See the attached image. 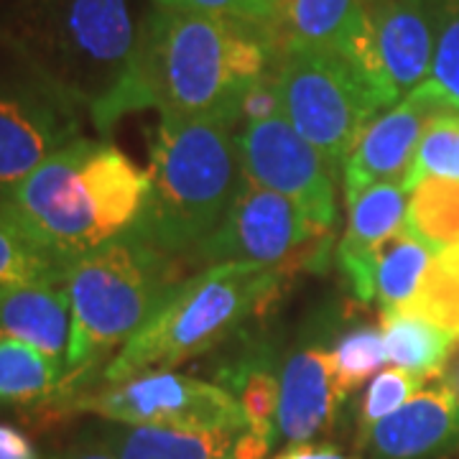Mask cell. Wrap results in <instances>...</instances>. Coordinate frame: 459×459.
I'll use <instances>...</instances> for the list:
<instances>
[{"label": "cell", "instance_id": "52a82bcc", "mask_svg": "<svg viewBox=\"0 0 459 459\" xmlns=\"http://www.w3.org/2000/svg\"><path fill=\"white\" fill-rule=\"evenodd\" d=\"M281 110L329 164L340 169L380 105L340 51L283 47L276 56Z\"/></svg>", "mask_w": 459, "mask_h": 459}, {"label": "cell", "instance_id": "277c9868", "mask_svg": "<svg viewBox=\"0 0 459 459\" xmlns=\"http://www.w3.org/2000/svg\"><path fill=\"white\" fill-rule=\"evenodd\" d=\"M151 177L108 138H80L56 151L13 189L8 204L69 265L141 220Z\"/></svg>", "mask_w": 459, "mask_h": 459}, {"label": "cell", "instance_id": "30bf717a", "mask_svg": "<svg viewBox=\"0 0 459 459\" xmlns=\"http://www.w3.org/2000/svg\"><path fill=\"white\" fill-rule=\"evenodd\" d=\"M434 41L431 0H368L340 54L388 110L429 80Z\"/></svg>", "mask_w": 459, "mask_h": 459}, {"label": "cell", "instance_id": "e0dca14e", "mask_svg": "<svg viewBox=\"0 0 459 459\" xmlns=\"http://www.w3.org/2000/svg\"><path fill=\"white\" fill-rule=\"evenodd\" d=\"M72 334V304L65 281L26 283L0 296V337L31 344L62 370Z\"/></svg>", "mask_w": 459, "mask_h": 459}, {"label": "cell", "instance_id": "cb8c5ba5", "mask_svg": "<svg viewBox=\"0 0 459 459\" xmlns=\"http://www.w3.org/2000/svg\"><path fill=\"white\" fill-rule=\"evenodd\" d=\"M431 253L437 250L427 246L406 225L385 243L376 273V299L380 314L406 312L411 299L416 296L424 281L429 263L434 261Z\"/></svg>", "mask_w": 459, "mask_h": 459}, {"label": "cell", "instance_id": "9c48e42d", "mask_svg": "<svg viewBox=\"0 0 459 459\" xmlns=\"http://www.w3.org/2000/svg\"><path fill=\"white\" fill-rule=\"evenodd\" d=\"M90 115L0 47V202L56 151L84 138Z\"/></svg>", "mask_w": 459, "mask_h": 459}, {"label": "cell", "instance_id": "7402d4cb", "mask_svg": "<svg viewBox=\"0 0 459 459\" xmlns=\"http://www.w3.org/2000/svg\"><path fill=\"white\" fill-rule=\"evenodd\" d=\"M380 332L385 342V358L395 368L409 370L424 380L444 376L455 340L413 314H380Z\"/></svg>", "mask_w": 459, "mask_h": 459}, {"label": "cell", "instance_id": "7c38bea8", "mask_svg": "<svg viewBox=\"0 0 459 459\" xmlns=\"http://www.w3.org/2000/svg\"><path fill=\"white\" fill-rule=\"evenodd\" d=\"M238 148L247 179L291 199L316 225L334 230L337 169L296 131L286 115L246 123L238 131Z\"/></svg>", "mask_w": 459, "mask_h": 459}, {"label": "cell", "instance_id": "5bb4252c", "mask_svg": "<svg viewBox=\"0 0 459 459\" xmlns=\"http://www.w3.org/2000/svg\"><path fill=\"white\" fill-rule=\"evenodd\" d=\"M459 446V398L439 380L358 434L360 459H431Z\"/></svg>", "mask_w": 459, "mask_h": 459}, {"label": "cell", "instance_id": "d4e9b609", "mask_svg": "<svg viewBox=\"0 0 459 459\" xmlns=\"http://www.w3.org/2000/svg\"><path fill=\"white\" fill-rule=\"evenodd\" d=\"M406 228L437 253L459 246V181H421L411 192Z\"/></svg>", "mask_w": 459, "mask_h": 459}, {"label": "cell", "instance_id": "ffe728a7", "mask_svg": "<svg viewBox=\"0 0 459 459\" xmlns=\"http://www.w3.org/2000/svg\"><path fill=\"white\" fill-rule=\"evenodd\" d=\"M98 434L117 459H228L238 431H192L171 427H133L100 419Z\"/></svg>", "mask_w": 459, "mask_h": 459}, {"label": "cell", "instance_id": "4316f807", "mask_svg": "<svg viewBox=\"0 0 459 459\" xmlns=\"http://www.w3.org/2000/svg\"><path fill=\"white\" fill-rule=\"evenodd\" d=\"M424 179L459 181V110L431 117L401 184L413 192Z\"/></svg>", "mask_w": 459, "mask_h": 459}, {"label": "cell", "instance_id": "8d00e7d4", "mask_svg": "<svg viewBox=\"0 0 459 459\" xmlns=\"http://www.w3.org/2000/svg\"><path fill=\"white\" fill-rule=\"evenodd\" d=\"M442 380L449 385V388H452V391H455V394H457L459 398V358H455L452 362H446V370H444Z\"/></svg>", "mask_w": 459, "mask_h": 459}, {"label": "cell", "instance_id": "1f68e13d", "mask_svg": "<svg viewBox=\"0 0 459 459\" xmlns=\"http://www.w3.org/2000/svg\"><path fill=\"white\" fill-rule=\"evenodd\" d=\"M281 92L279 82H276V72L261 77L258 82L247 90L243 100H240V120L246 123H261L273 115H281Z\"/></svg>", "mask_w": 459, "mask_h": 459}, {"label": "cell", "instance_id": "7a4b0ae2", "mask_svg": "<svg viewBox=\"0 0 459 459\" xmlns=\"http://www.w3.org/2000/svg\"><path fill=\"white\" fill-rule=\"evenodd\" d=\"M276 56L271 39L240 23L151 3L120 120L153 108L166 117H217L238 126L240 100Z\"/></svg>", "mask_w": 459, "mask_h": 459}, {"label": "cell", "instance_id": "6da1fadb", "mask_svg": "<svg viewBox=\"0 0 459 459\" xmlns=\"http://www.w3.org/2000/svg\"><path fill=\"white\" fill-rule=\"evenodd\" d=\"M146 13L141 0H0V47L77 102L105 138L120 120Z\"/></svg>", "mask_w": 459, "mask_h": 459}, {"label": "cell", "instance_id": "d6a6232c", "mask_svg": "<svg viewBox=\"0 0 459 459\" xmlns=\"http://www.w3.org/2000/svg\"><path fill=\"white\" fill-rule=\"evenodd\" d=\"M47 459H117L110 452V446L102 442V437L98 434L95 424L92 427H84L80 434H74L69 442L56 449L51 457Z\"/></svg>", "mask_w": 459, "mask_h": 459}, {"label": "cell", "instance_id": "4dcf8cb0", "mask_svg": "<svg viewBox=\"0 0 459 459\" xmlns=\"http://www.w3.org/2000/svg\"><path fill=\"white\" fill-rule=\"evenodd\" d=\"M427 385V380L413 376L409 370H383L380 376L370 383L360 403V416H358V434H365L370 427H376L380 419L391 416L406 401L419 394Z\"/></svg>", "mask_w": 459, "mask_h": 459}, {"label": "cell", "instance_id": "83f0119b", "mask_svg": "<svg viewBox=\"0 0 459 459\" xmlns=\"http://www.w3.org/2000/svg\"><path fill=\"white\" fill-rule=\"evenodd\" d=\"M385 358L383 332L370 325H355L344 332L332 350V368H334V385L340 398L355 394L370 377L380 370Z\"/></svg>", "mask_w": 459, "mask_h": 459}, {"label": "cell", "instance_id": "d590c367", "mask_svg": "<svg viewBox=\"0 0 459 459\" xmlns=\"http://www.w3.org/2000/svg\"><path fill=\"white\" fill-rule=\"evenodd\" d=\"M279 459H347L332 444H296L289 452H283Z\"/></svg>", "mask_w": 459, "mask_h": 459}, {"label": "cell", "instance_id": "603a6c76", "mask_svg": "<svg viewBox=\"0 0 459 459\" xmlns=\"http://www.w3.org/2000/svg\"><path fill=\"white\" fill-rule=\"evenodd\" d=\"M39 281H66V265L0 202V296Z\"/></svg>", "mask_w": 459, "mask_h": 459}, {"label": "cell", "instance_id": "5b68a950", "mask_svg": "<svg viewBox=\"0 0 459 459\" xmlns=\"http://www.w3.org/2000/svg\"><path fill=\"white\" fill-rule=\"evenodd\" d=\"M286 276L258 263H220L184 279L156 314L138 329L100 383H126L164 373L263 325L279 304Z\"/></svg>", "mask_w": 459, "mask_h": 459}, {"label": "cell", "instance_id": "8fae6325", "mask_svg": "<svg viewBox=\"0 0 459 459\" xmlns=\"http://www.w3.org/2000/svg\"><path fill=\"white\" fill-rule=\"evenodd\" d=\"M72 413H95L102 421L133 427H171L192 431L247 427L238 398L217 383L179 376L146 373L126 383H100L74 398Z\"/></svg>", "mask_w": 459, "mask_h": 459}, {"label": "cell", "instance_id": "9a60e30c", "mask_svg": "<svg viewBox=\"0 0 459 459\" xmlns=\"http://www.w3.org/2000/svg\"><path fill=\"white\" fill-rule=\"evenodd\" d=\"M406 195L401 181H380L347 207L350 217L337 246V265L360 304L376 299L377 261L385 243L406 225Z\"/></svg>", "mask_w": 459, "mask_h": 459}, {"label": "cell", "instance_id": "484cf974", "mask_svg": "<svg viewBox=\"0 0 459 459\" xmlns=\"http://www.w3.org/2000/svg\"><path fill=\"white\" fill-rule=\"evenodd\" d=\"M401 314L421 316L459 342V246L434 255L419 291Z\"/></svg>", "mask_w": 459, "mask_h": 459}, {"label": "cell", "instance_id": "8992f818", "mask_svg": "<svg viewBox=\"0 0 459 459\" xmlns=\"http://www.w3.org/2000/svg\"><path fill=\"white\" fill-rule=\"evenodd\" d=\"M148 177V230L166 250L197 268V250L220 228L246 181L235 126L217 117L161 115Z\"/></svg>", "mask_w": 459, "mask_h": 459}, {"label": "cell", "instance_id": "ac0fdd59", "mask_svg": "<svg viewBox=\"0 0 459 459\" xmlns=\"http://www.w3.org/2000/svg\"><path fill=\"white\" fill-rule=\"evenodd\" d=\"M0 409L36 413L39 421L69 416L65 370L31 344L0 337Z\"/></svg>", "mask_w": 459, "mask_h": 459}, {"label": "cell", "instance_id": "44dd1931", "mask_svg": "<svg viewBox=\"0 0 459 459\" xmlns=\"http://www.w3.org/2000/svg\"><path fill=\"white\" fill-rule=\"evenodd\" d=\"M368 0H281L279 49L340 51L355 31Z\"/></svg>", "mask_w": 459, "mask_h": 459}, {"label": "cell", "instance_id": "f1b7e54d", "mask_svg": "<svg viewBox=\"0 0 459 459\" xmlns=\"http://www.w3.org/2000/svg\"><path fill=\"white\" fill-rule=\"evenodd\" d=\"M431 8L437 41L427 82L452 110H459V0H431Z\"/></svg>", "mask_w": 459, "mask_h": 459}, {"label": "cell", "instance_id": "ba28073f", "mask_svg": "<svg viewBox=\"0 0 459 459\" xmlns=\"http://www.w3.org/2000/svg\"><path fill=\"white\" fill-rule=\"evenodd\" d=\"M334 230L312 222L291 199L255 181H243L220 228L195 255L199 271L220 263H258L294 273H322L332 253Z\"/></svg>", "mask_w": 459, "mask_h": 459}, {"label": "cell", "instance_id": "2e32d148", "mask_svg": "<svg viewBox=\"0 0 459 459\" xmlns=\"http://www.w3.org/2000/svg\"><path fill=\"white\" fill-rule=\"evenodd\" d=\"M344 401L334 385L332 350L301 344L281 370L279 437L286 444H309L334 424Z\"/></svg>", "mask_w": 459, "mask_h": 459}, {"label": "cell", "instance_id": "3957f363", "mask_svg": "<svg viewBox=\"0 0 459 459\" xmlns=\"http://www.w3.org/2000/svg\"><path fill=\"white\" fill-rule=\"evenodd\" d=\"M192 265L166 250L146 220L98 250L87 253L66 271L72 304V334L66 350V409L77 395L100 385L105 368L156 314Z\"/></svg>", "mask_w": 459, "mask_h": 459}, {"label": "cell", "instance_id": "4fadbf2b", "mask_svg": "<svg viewBox=\"0 0 459 459\" xmlns=\"http://www.w3.org/2000/svg\"><path fill=\"white\" fill-rule=\"evenodd\" d=\"M444 110L452 108L431 84L424 82L377 115L344 159V204L350 207L373 184L403 181L424 128Z\"/></svg>", "mask_w": 459, "mask_h": 459}, {"label": "cell", "instance_id": "f546056e", "mask_svg": "<svg viewBox=\"0 0 459 459\" xmlns=\"http://www.w3.org/2000/svg\"><path fill=\"white\" fill-rule=\"evenodd\" d=\"M156 5H164L171 11L199 13V16L222 18L240 23L246 29L263 33L271 39L279 49V21L281 0H151Z\"/></svg>", "mask_w": 459, "mask_h": 459}, {"label": "cell", "instance_id": "836d02e7", "mask_svg": "<svg viewBox=\"0 0 459 459\" xmlns=\"http://www.w3.org/2000/svg\"><path fill=\"white\" fill-rule=\"evenodd\" d=\"M0 459H47L23 429L0 421Z\"/></svg>", "mask_w": 459, "mask_h": 459}, {"label": "cell", "instance_id": "d6986e66", "mask_svg": "<svg viewBox=\"0 0 459 459\" xmlns=\"http://www.w3.org/2000/svg\"><path fill=\"white\" fill-rule=\"evenodd\" d=\"M220 388L238 398L250 431L276 439L279 437L281 376L276 352L265 340L243 334V347L217 368Z\"/></svg>", "mask_w": 459, "mask_h": 459}, {"label": "cell", "instance_id": "e575fe53", "mask_svg": "<svg viewBox=\"0 0 459 459\" xmlns=\"http://www.w3.org/2000/svg\"><path fill=\"white\" fill-rule=\"evenodd\" d=\"M273 446V439L268 437H261L255 431H243L238 439H235V446H232V459H265L268 452Z\"/></svg>", "mask_w": 459, "mask_h": 459}]
</instances>
